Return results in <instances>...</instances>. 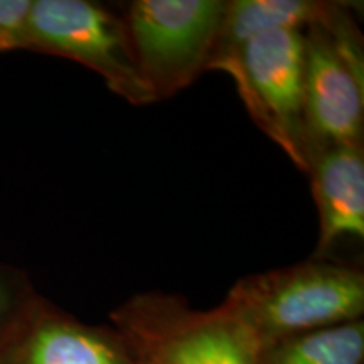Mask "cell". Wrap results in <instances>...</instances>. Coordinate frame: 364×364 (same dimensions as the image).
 I'll use <instances>...</instances> for the list:
<instances>
[{
	"label": "cell",
	"mask_w": 364,
	"mask_h": 364,
	"mask_svg": "<svg viewBox=\"0 0 364 364\" xmlns=\"http://www.w3.org/2000/svg\"><path fill=\"white\" fill-rule=\"evenodd\" d=\"M221 304L270 344L290 336L361 321L364 272L336 258H314L240 279Z\"/></svg>",
	"instance_id": "1"
},
{
	"label": "cell",
	"mask_w": 364,
	"mask_h": 364,
	"mask_svg": "<svg viewBox=\"0 0 364 364\" xmlns=\"http://www.w3.org/2000/svg\"><path fill=\"white\" fill-rule=\"evenodd\" d=\"M110 318L139 364H257L260 351L225 304L201 311L179 294H135Z\"/></svg>",
	"instance_id": "2"
},
{
	"label": "cell",
	"mask_w": 364,
	"mask_h": 364,
	"mask_svg": "<svg viewBox=\"0 0 364 364\" xmlns=\"http://www.w3.org/2000/svg\"><path fill=\"white\" fill-rule=\"evenodd\" d=\"M26 49L54 54L95 71L130 105L156 103L136 65L122 14L90 0H33Z\"/></svg>",
	"instance_id": "5"
},
{
	"label": "cell",
	"mask_w": 364,
	"mask_h": 364,
	"mask_svg": "<svg viewBox=\"0 0 364 364\" xmlns=\"http://www.w3.org/2000/svg\"><path fill=\"white\" fill-rule=\"evenodd\" d=\"M304 125L307 150L364 140L363 38L346 4L326 2L304 29Z\"/></svg>",
	"instance_id": "3"
},
{
	"label": "cell",
	"mask_w": 364,
	"mask_h": 364,
	"mask_svg": "<svg viewBox=\"0 0 364 364\" xmlns=\"http://www.w3.org/2000/svg\"><path fill=\"white\" fill-rule=\"evenodd\" d=\"M33 0H0V51L26 49L27 21Z\"/></svg>",
	"instance_id": "12"
},
{
	"label": "cell",
	"mask_w": 364,
	"mask_h": 364,
	"mask_svg": "<svg viewBox=\"0 0 364 364\" xmlns=\"http://www.w3.org/2000/svg\"><path fill=\"white\" fill-rule=\"evenodd\" d=\"M215 71L233 80L255 124L306 172L304 29H277L257 36Z\"/></svg>",
	"instance_id": "6"
},
{
	"label": "cell",
	"mask_w": 364,
	"mask_h": 364,
	"mask_svg": "<svg viewBox=\"0 0 364 364\" xmlns=\"http://www.w3.org/2000/svg\"><path fill=\"white\" fill-rule=\"evenodd\" d=\"M228 0H135L124 17L136 65L156 102L208 71Z\"/></svg>",
	"instance_id": "4"
},
{
	"label": "cell",
	"mask_w": 364,
	"mask_h": 364,
	"mask_svg": "<svg viewBox=\"0 0 364 364\" xmlns=\"http://www.w3.org/2000/svg\"><path fill=\"white\" fill-rule=\"evenodd\" d=\"M257 364H364V321L273 341L262 346Z\"/></svg>",
	"instance_id": "10"
},
{
	"label": "cell",
	"mask_w": 364,
	"mask_h": 364,
	"mask_svg": "<svg viewBox=\"0 0 364 364\" xmlns=\"http://www.w3.org/2000/svg\"><path fill=\"white\" fill-rule=\"evenodd\" d=\"M0 364H139L113 326L81 322L39 297L0 344Z\"/></svg>",
	"instance_id": "7"
},
{
	"label": "cell",
	"mask_w": 364,
	"mask_h": 364,
	"mask_svg": "<svg viewBox=\"0 0 364 364\" xmlns=\"http://www.w3.org/2000/svg\"><path fill=\"white\" fill-rule=\"evenodd\" d=\"M306 172L318 215L314 258H332L343 241L364 238V144H316Z\"/></svg>",
	"instance_id": "8"
},
{
	"label": "cell",
	"mask_w": 364,
	"mask_h": 364,
	"mask_svg": "<svg viewBox=\"0 0 364 364\" xmlns=\"http://www.w3.org/2000/svg\"><path fill=\"white\" fill-rule=\"evenodd\" d=\"M318 0H230L208 71H215L247 41L277 29H306L324 12Z\"/></svg>",
	"instance_id": "9"
},
{
	"label": "cell",
	"mask_w": 364,
	"mask_h": 364,
	"mask_svg": "<svg viewBox=\"0 0 364 364\" xmlns=\"http://www.w3.org/2000/svg\"><path fill=\"white\" fill-rule=\"evenodd\" d=\"M39 297L24 272L0 263V344L12 334Z\"/></svg>",
	"instance_id": "11"
}]
</instances>
